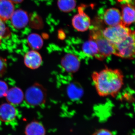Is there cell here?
<instances>
[{"instance_id":"obj_22","label":"cell","mask_w":135,"mask_h":135,"mask_svg":"<svg viewBox=\"0 0 135 135\" xmlns=\"http://www.w3.org/2000/svg\"><path fill=\"white\" fill-rule=\"evenodd\" d=\"M8 91L7 84L5 81L0 80V98L5 96Z\"/></svg>"},{"instance_id":"obj_18","label":"cell","mask_w":135,"mask_h":135,"mask_svg":"<svg viewBox=\"0 0 135 135\" xmlns=\"http://www.w3.org/2000/svg\"><path fill=\"white\" fill-rule=\"evenodd\" d=\"M76 3V0H58L57 6L61 11L69 12L75 8Z\"/></svg>"},{"instance_id":"obj_12","label":"cell","mask_w":135,"mask_h":135,"mask_svg":"<svg viewBox=\"0 0 135 135\" xmlns=\"http://www.w3.org/2000/svg\"><path fill=\"white\" fill-rule=\"evenodd\" d=\"M63 67L67 72L74 73L77 71L80 67L79 59L72 54L66 55L61 61Z\"/></svg>"},{"instance_id":"obj_2","label":"cell","mask_w":135,"mask_h":135,"mask_svg":"<svg viewBox=\"0 0 135 135\" xmlns=\"http://www.w3.org/2000/svg\"><path fill=\"white\" fill-rule=\"evenodd\" d=\"M135 32L133 31L122 41L113 44V55L125 59H133L135 57Z\"/></svg>"},{"instance_id":"obj_11","label":"cell","mask_w":135,"mask_h":135,"mask_svg":"<svg viewBox=\"0 0 135 135\" xmlns=\"http://www.w3.org/2000/svg\"><path fill=\"white\" fill-rule=\"evenodd\" d=\"M135 8L133 4H123L122 6V24L128 27L135 21Z\"/></svg>"},{"instance_id":"obj_9","label":"cell","mask_w":135,"mask_h":135,"mask_svg":"<svg viewBox=\"0 0 135 135\" xmlns=\"http://www.w3.org/2000/svg\"><path fill=\"white\" fill-rule=\"evenodd\" d=\"M24 63L28 68L36 69L41 65L42 59L40 54L36 51H29L25 55Z\"/></svg>"},{"instance_id":"obj_14","label":"cell","mask_w":135,"mask_h":135,"mask_svg":"<svg viewBox=\"0 0 135 135\" xmlns=\"http://www.w3.org/2000/svg\"><path fill=\"white\" fill-rule=\"evenodd\" d=\"M5 97L9 103L17 105L21 103L23 100L24 94L20 88L14 87L8 90Z\"/></svg>"},{"instance_id":"obj_20","label":"cell","mask_w":135,"mask_h":135,"mask_svg":"<svg viewBox=\"0 0 135 135\" xmlns=\"http://www.w3.org/2000/svg\"><path fill=\"white\" fill-rule=\"evenodd\" d=\"M7 68V64L6 60L0 57V77L5 74Z\"/></svg>"},{"instance_id":"obj_23","label":"cell","mask_w":135,"mask_h":135,"mask_svg":"<svg viewBox=\"0 0 135 135\" xmlns=\"http://www.w3.org/2000/svg\"><path fill=\"white\" fill-rule=\"evenodd\" d=\"M92 135H113L112 133L106 129H101L94 132Z\"/></svg>"},{"instance_id":"obj_16","label":"cell","mask_w":135,"mask_h":135,"mask_svg":"<svg viewBox=\"0 0 135 135\" xmlns=\"http://www.w3.org/2000/svg\"><path fill=\"white\" fill-rule=\"evenodd\" d=\"M82 50L85 55L93 57H95L98 53V47L96 43L90 38L83 44Z\"/></svg>"},{"instance_id":"obj_3","label":"cell","mask_w":135,"mask_h":135,"mask_svg":"<svg viewBox=\"0 0 135 135\" xmlns=\"http://www.w3.org/2000/svg\"><path fill=\"white\" fill-rule=\"evenodd\" d=\"M90 38L95 42L98 49V53L95 58L103 60L107 57L113 55V44L103 36L102 30L93 29L90 32Z\"/></svg>"},{"instance_id":"obj_19","label":"cell","mask_w":135,"mask_h":135,"mask_svg":"<svg viewBox=\"0 0 135 135\" xmlns=\"http://www.w3.org/2000/svg\"><path fill=\"white\" fill-rule=\"evenodd\" d=\"M10 35L9 29L6 26L3 21L0 19V42L2 39L8 38Z\"/></svg>"},{"instance_id":"obj_5","label":"cell","mask_w":135,"mask_h":135,"mask_svg":"<svg viewBox=\"0 0 135 135\" xmlns=\"http://www.w3.org/2000/svg\"><path fill=\"white\" fill-rule=\"evenodd\" d=\"M25 97L26 103L29 105L39 106L46 102L47 92L41 85L35 83L27 89Z\"/></svg>"},{"instance_id":"obj_6","label":"cell","mask_w":135,"mask_h":135,"mask_svg":"<svg viewBox=\"0 0 135 135\" xmlns=\"http://www.w3.org/2000/svg\"><path fill=\"white\" fill-rule=\"evenodd\" d=\"M72 25L74 28L79 32L86 31L89 28L90 18L81 7L79 8L78 14L73 17Z\"/></svg>"},{"instance_id":"obj_15","label":"cell","mask_w":135,"mask_h":135,"mask_svg":"<svg viewBox=\"0 0 135 135\" xmlns=\"http://www.w3.org/2000/svg\"><path fill=\"white\" fill-rule=\"evenodd\" d=\"M25 133V135H46V130L41 123L33 121L27 125Z\"/></svg>"},{"instance_id":"obj_4","label":"cell","mask_w":135,"mask_h":135,"mask_svg":"<svg viewBox=\"0 0 135 135\" xmlns=\"http://www.w3.org/2000/svg\"><path fill=\"white\" fill-rule=\"evenodd\" d=\"M132 32L128 27L122 24L109 26L102 31L104 37L113 44L119 43Z\"/></svg>"},{"instance_id":"obj_10","label":"cell","mask_w":135,"mask_h":135,"mask_svg":"<svg viewBox=\"0 0 135 135\" xmlns=\"http://www.w3.org/2000/svg\"><path fill=\"white\" fill-rule=\"evenodd\" d=\"M17 116L16 109L13 105L3 103L0 105V120L5 122L14 120Z\"/></svg>"},{"instance_id":"obj_8","label":"cell","mask_w":135,"mask_h":135,"mask_svg":"<svg viewBox=\"0 0 135 135\" xmlns=\"http://www.w3.org/2000/svg\"><path fill=\"white\" fill-rule=\"evenodd\" d=\"M104 20L105 23L109 26L122 24L121 13L119 10L116 8L108 9L104 14Z\"/></svg>"},{"instance_id":"obj_21","label":"cell","mask_w":135,"mask_h":135,"mask_svg":"<svg viewBox=\"0 0 135 135\" xmlns=\"http://www.w3.org/2000/svg\"><path fill=\"white\" fill-rule=\"evenodd\" d=\"M69 93L70 94V96H71L72 98H75H75H79V95H81L80 90H79L78 89H77V88L75 87H73L72 85L70 87V89H69ZM70 96V97H71Z\"/></svg>"},{"instance_id":"obj_17","label":"cell","mask_w":135,"mask_h":135,"mask_svg":"<svg viewBox=\"0 0 135 135\" xmlns=\"http://www.w3.org/2000/svg\"><path fill=\"white\" fill-rule=\"evenodd\" d=\"M27 43L33 50H38L42 47L43 41L41 36L37 33L30 34L27 38Z\"/></svg>"},{"instance_id":"obj_1","label":"cell","mask_w":135,"mask_h":135,"mask_svg":"<svg viewBox=\"0 0 135 135\" xmlns=\"http://www.w3.org/2000/svg\"><path fill=\"white\" fill-rule=\"evenodd\" d=\"M92 78L98 94L102 97H116L124 82V75L120 70L109 68L94 72Z\"/></svg>"},{"instance_id":"obj_7","label":"cell","mask_w":135,"mask_h":135,"mask_svg":"<svg viewBox=\"0 0 135 135\" xmlns=\"http://www.w3.org/2000/svg\"><path fill=\"white\" fill-rule=\"evenodd\" d=\"M10 19L12 26L16 29H18L25 27L29 21L27 13L22 9L15 11Z\"/></svg>"},{"instance_id":"obj_24","label":"cell","mask_w":135,"mask_h":135,"mask_svg":"<svg viewBox=\"0 0 135 135\" xmlns=\"http://www.w3.org/2000/svg\"><path fill=\"white\" fill-rule=\"evenodd\" d=\"M13 3H20L23 2L24 0H10Z\"/></svg>"},{"instance_id":"obj_13","label":"cell","mask_w":135,"mask_h":135,"mask_svg":"<svg viewBox=\"0 0 135 135\" xmlns=\"http://www.w3.org/2000/svg\"><path fill=\"white\" fill-rule=\"evenodd\" d=\"M15 9L13 3L10 0H0V19L3 22L10 19Z\"/></svg>"}]
</instances>
